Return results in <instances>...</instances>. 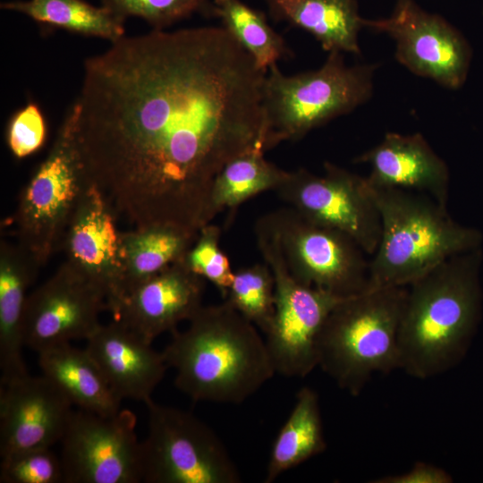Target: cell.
I'll list each match as a JSON object with an SVG mask.
<instances>
[{
  "mask_svg": "<svg viewBox=\"0 0 483 483\" xmlns=\"http://www.w3.org/2000/svg\"><path fill=\"white\" fill-rule=\"evenodd\" d=\"M83 67L78 150L117 221L210 224L216 176L265 145L267 71L222 26L123 37Z\"/></svg>",
  "mask_w": 483,
  "mask_h": 483,
  "instance_id": "6da1fadb",
  "label": "cell"
},
{
  "mask_svg": "<svg viewBox=\"0 0 483 483\" xmlns=\"http://www.w3.org/2000/svg\"><path fill=\"white\" fill-rule=\"evenodd\" d=\"M162 351L193 402L240 404L275 374L258 328L227 301L202 306Z\"/></svg>",
  "mask_w": 483,
  "mask_h": 483,
  "instance_id": "7a4b0ae2",
  "label": "cell"
},
{
  "mask_svg": "<svg viewBox=\"0 0 483 483\" xmlns=\"http://www.w3.org/2000/svg\"><path fill=\"white\" fill-rule=\"evenodd\" d=\"M480 248L454 255L407 286L400 321V369L419 379L464 355L481 309Z\"/></svg>",
  "mask_w": 483,
  "mask_h": 483,
  "instance_id": "3957f363",
  "label": "cell"
},
{
  "mask_svg": "<svg viewBox=\"0 0 483 483\" xmlns=\"http://www.w3.org/2000/svg\"><path fill=\"white\" fill-rule=\"evenodd\" d=\"M367 184L381 218L368 290L408 286L449 258L480 247L481 233L455 222L428 195Z\"/></svg>",
  "mask_w": 483,
  "mask_h": 483,
  "instance_id": "277c9868",
  "label": "cell"
},
{
  "mask_svg": "<svg viewBox=\"0 0 483 483\" xmlns=\"http://www.w3.org/2000/svg\"><path fill=\"white\" fill-rule=\"evenodd\" d=\"M407 286L367 290L339 301L323 326L318 366L357 396L372 375L400 369L398 335Z\"/></svg>",
  "mask_w": 483,
  "mask_h": 483,
  "instance_id": "5b68a950",
  "label": "cell"
},
{
  "mask_svg": "<svg viewBox=\"0 0 483 483\" xmlns=\"http://www.w3.org/2000/svg\"><path fill=\"white\" fill-rule=\"evenodd\" d=\"M375 70L371 64L348 66L341 52L328 53L320 68L295 75L271 66L262 90L267 151L282 141L300 140L367 102Z\"/></svg>",
  "mask_w": 483,
  "mask_h": 483,
  "instance_id": "8992f818",
  "label": "cell"
},
{
  "mask_svg": "<svg viewBox=\"0 0 483 483\" xmlns=\"http://www.w3.org/2000/svg\"><path fill=\"white\" fill-rule=\"evenodd\" d=\"M89 184L78 150L75 111L72 106L48 155L22 190L14 214L17 242L40 266L61 245Z\"/></svg>",
  "mask_w": 483,
  "mask_h": 483,
  "instance_id": "52a82bcc",
  "label": "cell"
},
{
  "mask_svg": "<svg viewBox=\"0 0 483 483\" xmlns=\"http://www.w3.org/2000/svg\"><path fill=\"white\" fill-rule=\"evenodd\" d=\"M258 249L275 281V311L265 343L275 374L304 377L318 366V341L331 310L344 298L306 286L289 271L275 234L260 219Z\"/></svg>",
  "mask_w": 483,
  "mask_h": 483,
  "instance_id": "ba28073f",
  "label": "cell"
},
{
  "mask_svg": "<svg viewBox=\"0 0 483 483\" xmlns=\"http://www.w3.org/2000/svg\"><path fill=\"white\" fill-rule=\"evenodd\" d=\"M148 408L141 441L142 482L239 483L240 472L218 436L193 414L159 404Z\"/></svg>",
  "mask_w": 483,
  "mask_h": 483,
  "instance_id": "9c48e42d",
  "label": "cell"
},
{
  "mask_svg": "<svg viewBox=\"0 0 483 483\" xmlns=\"http://www.w3.org/2000/svg\"><path fill=\"white\" fill-rule=\"evenodd\" d=\"M260 219L276 237L289 271L301 284L341 298L368 290L369 255L347 234L316 224L292 208Z\"/></svg>",
  "mask_w": 483,
  "mask_h": 483,
  "instance_id": "30bf717a",
  "label": "cell"
},
{
  "mask_svg": "<svg viewBox=\"0 0 483 483\" xmlns=\"http://www.w3.org/2000/svg\"><path fill=\"white\" fill-rule=\"evenodd\" d=\"M275 191L310 221L352 238L371 257L381 235V218L366 177L330 162L324 174L287 172Z\"/></svg>",
  "mask_w": 483,
  "mask_h": 483,
  "instance_id": "8fae6325",
  "label": "cell"
},
{
  "mask_svg": "<svg viewBox=\"0 0 483 483\" xmlns=\"http://www.w3.org/2000/svg\"><path fill=\"white\" fill-rule=\"evenodd\" d=\"M59 444L66 483L142 482L141 442L129 410L109 416L73 411Z\"/></svg>",
  "mask_w": 483,
  "mask_h": 483,
  "instance_id": "7c38bea8",
  "label": "cell"
},
{
  "mask_svg": "<svg viewBox=\"0 0 483 483\" xmlns=\"http://www.w3.org/2000/svg\"><path fill=\"white\" fill-rule=\"evenodd\" d=\"M364 27L392 37L397 61L411 72L452 89L465 82L471 61L468 41L444 17L415 0H396L388 18L364 19Z\"/></svg>",
  "mask_w": 483,
  "mask_h": 483,
  "instance_id": "4fadbf2b",
  "label": "cell"
},
{
  "mask_svg": "<svg viewBox=\"0 0 483 483\" xmlns=\"http://www.w3.org/2000/svg\"><path fill=\"white\" fill-rule=\"evenodd\" d=\"M108 310L104 293L69 262L28 296L24 345L37 353L73 340H87Z\"/></svg>",
  "mask_w": 483,
  "mask_h": 483,
  "instance_id": "5bb4252c",
  "label": "cell"
},
{
  "mask_svg": "<svg viewBox=\"0 0 483 483\" xmlns=\"http://www.w3.org/2000/svg\"><path fill=\"white\" fill-rule=\"evenodd\" d=\"M116 222L98 190L89 183L61 243L66 261L104 293L113 316L122 301L123 282L122 232Z\"/></svg>",
  "mask_w": 483,
  "mask_h": 483,
  "instance_id": "9a60e30c",
  "label": "cell"
},
{
  "mask_svg": "<svg viewBox=\"0 0 483 483\" xmlns=\"http://www.w3.org/2000/svg\"><path fill=\"white\" fill-rule=\"evenodd\" d=\"M72 407L43 375L28 374L0 385V457L59 443Z\"/></svg>",
  "mask_w": 483,
  "mask_h": 483,
  "instance_id": "2e32d148",
  "label": "cell"
},
{
  "mask_svg": "<svg viewBox=\"0 0 483 483\" xmlns=\"http://www.w3.org/2000/svg\"><path fill=\"white\" fill-rule=\"evenodd\" d=\"M204 292L205 279L182 259L136 285L123 299L114 318L152 343L189 321L203 306Z\"/></svg>",
  "mask_w": 483,
  "mask_h": 483,
  "instance_id": "e0dca14e",
  "label": "cell"
},
{
  "mask_svg": "<svg viewBox=\"0 0 483 483\" xmlns=\"http://www.w3.org/2000/svg\"><path fill=\"white\" fill-rule=\"evenodd\" d=\"M85 348L122 401L148 402L168 369L162 352L116 318L100 324Z\"/></svg>",
  "mask_w": 483,
  "mask_h": 483,
  "instance_id": "ac0fdd59",
  "label": "cell"
},
{
  "mask_svg": "<svg viewBox=\"0 0 483 483\" xmlns=\"http://www.w3.org/2000/svg\"><path fill=\"white\" fill-rule=\"evenodd\" d=\"M355 162L369 165L371 185L423 193L447 208L449 168L420 133L387 132Z\"/></svg>",
  "mask_w": 483,
  "mask_h": 483,
  "instance_id": "d6986e66",
  "label": "cell"
},
{
  "mask_svg": "<svg viewBox=\"0 0 483 483\" xmlns=\"http://www.w3.org/2000/svg\"><path fill=\"white\" fill-rule=\"evenodd\" d=\"M40 265L21 244L0 247V369L1 385L28 375L23 360V325L28 290Z\"/></svg>",
  "mask_w": 483,
  "mask_h": 483,
  "instance_id": "ffe728a7",
  "label": "cell"
},
{
  "mask_svg": "<svg viewBox=\"0 0 483 483\" xmlns=\"http://www.w3.org/2000/svg\"><path fill=\"white\" fill-rule=\"evenodd\" d=\"M41 375L51 381L79 409L109 416L121 410L122 400L114 393L99 367L84 349L71 343L38 352Z\"/></svg>",
  "mask_w": 483,
  "mask_h": 483,
  "instance_id": "44dd1931",
  "label": "cell"
},
{
  "mask_svg": "<svg viewBox=\"0 0 483 483\" xmlns=\"http://www.w3.org/2000/svg\"><path fill=\"white\" fill-rule=\"evenodd\" d=\"M270 18L311 34L330 52L360 54L364 27L356 0H264Z\"/></svg>",
  "mask_w": 483,
  "mask_h": 483,
  "instance_id": "7402d4cb",
  "label": "cell"
},
{
  "mask_svg": "<svg viewBox=\"0 0 483 483\" xmlns=\"http://www.w3.org/2000/svg\"><path fill=\"white\" fill-rule=\"evenodd\" d=\"M199 233L169 224L151 225L122 232V301L141 282L184 259Z\"/></svg>",
  "mask_w": 483,
  "mask_h": 483,
  "instance_id": "603a6c76",
  "label": "cell"
},
{
  "mask_svg": "<svg viewBox=\"0 0 483 483\" xmlns=\"http://www.w3.org/2000/svg\"><path fill=\"white\" fill-rule=\"evenodd\" d=\"M326 448L318 394L304 386L296 394L292 411L273 443L264 481H275Z\"/></svg>",
  "mask_w": 483,
  "mask_h": 483,
  "instance_id": "cb8c5ba5",
  "label": "cell"
},
{
  "mask_svg": "<svg viewBox=\"0 0 483 483\" xmlns=\"http://www.w3.org/2000/svg\"><path fill=\"white\" fill-rule=\"evenodd\" d=\"M1 9L22 13L43 26L62 29L114 43L124 37V22L102 5L84 0H16L1 3Z\"/></svg>",
  "mask_w": 483,
  "mask_h": 483,
  "instance_id": "d4e9b609",
  "label": "cell"
},
{
  "mask_svg": "<svg viewBox=\"0 0 483 483\" xmlns=\"http://www.w3.org/2000/svg\"><path fill=\"white\" fill-rule=\"evenodd\" d=\"M213 18L221 21L222 27L264 71L292 55L283 37L267 22L266 13L242 0H213Z\"/></svg>",
  "mask_w": 483,
  "mask_h": 483,
  "instance_id": "484cf974",
  "label": "cell"
},
{
  "mask_svg": "<svg viewBox=\"0 0 483 483\" xmlns=\"http://www.w3.org/2000/svg\"><path fill=\"white\" fill-rule=\"evenodd\" d=\"M266 148L259 143L230 161L216 176L211 194L215 216L267 190L275 191L287 171L268 162Z\"/></svg>",
  "mask_w": 483,
  "mask_h": 483,
  "instance_id": "4316f807",
  "label": "cell"
},
{
  "mask_svg": "<svg viewBox=\"0 0 483 483\" xmlns=\"http://www.w3.org/2000/svg\"><path fill=\"white\" fill-rule=\"evenodd\" d=\"M224 301L265 333L275 311V281L267 265L256 264L234 272Z\"/></svg>",
  "mask_w": 483,
  "mask_h": 483,
  "instance_id": "83f0119b",
  "label": "cell"
},
{
  "mask_svg": "<svg viewBox=\"0 0 483 483\" xmlns=\"http://www.w3.org/2000/svg\"><path fill=\"white\" fill-rule=\"evenodd\" d=\"M101 5L123 22L138 17L157 30L196 13L213 18L211 0H101Z\"/></svg>",
  "mask_w": 483,
  "mask_h": 483,
  "instance_id": "f1b7e54d",
  "label": "cell"
},
{
  "mask_svg": "<svg viewBox=\"0 0 483 483\" xmlns=\"http://www.w3.org/2000/svg\"><path fill=\"white\" fill-rule=\"evenodd\" d=\"M184 259L194 273L212 283L223 298L226 296L234 272L220 247L218 226L208 224L202 227Z\"/></svg>",
  "mask_w": 483,
  "mask_h": 483,
  "instance_id": "f546056e",
  "label": "cell"
},
{
  "mask_svg": "<svg viewBox=\"0 0 483 483\" xmlns=\"http://www.w3.org/2000/svg\"><path fill=\"white\" fill-rule=\"evenodd\" d=\"M0 482H64L60 457L51 448L32 449L2 457Z\"/></svg>",
  "mask_w": 483,
  "mask_h": 483,
  "instance_id": "4dcf8cb0",
  "label": "cell"
},
{
  "mask_svg": "<svg viewBox=\"0 0 483 483\" xmlns=\"http://www.w3.org/2000/svg\"><path fill=\"white\" fill-rule=\"evenodd\" d=\"M46 137V120L39 106L34 102L16 111L8 123L7 145L18 159L38 151L43 146Z\"/></svg>",
  "mask_w": 483,
  "mask_h": 483,
  "instance_id": "1f68e13d",
  "label": "cell"
},
{
  "mask_svg": "<svg viewBox=\"0 0 483 483\" xmlns=\"http://www.w3.org/2000/svg\"><path fill=\"white\" fill-rule=\"evenodd\" d=\"M453 479L449 473L443 469L425 463L417 462L407 472L386 476L377 479L376 483H450Z\"/></svg>",
  "mask_w": 483,
  "mask_h": 483,
  "instance_id": "d6a6232c",
  "label": "cell"
}]
</instances>
